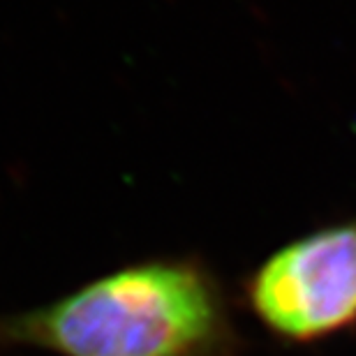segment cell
Segmentation results:
<instances>
[{"label":"cell","mask_w":356,"mask_h":356,"mask_svg":"<svg viewBox=\"0 0 356 356\" xmlns=\"http://www.w3.org/2000/svg\"><path fill=\"white\" fill-rule=\"evenodd\" d=\"M0 340L51 356H243L229 301L199 257H151L0 319Z\"/></svg>","instance_id":"obj_1"},{"label":"cell","mask_w":356,"mask_h":356,"mask_svg":"<svg viewBox=\"0 0 356 356\" xmlns=\"http://www.w3.org/2000/svg\"><path fill=\"white\" fill-rule=\"evenodd\" d=\"M241 301L275 340L310 347L356 329V218L275 248L243 277Z\"/></svg>","instance_id":"obj_2"}]
</instances>
